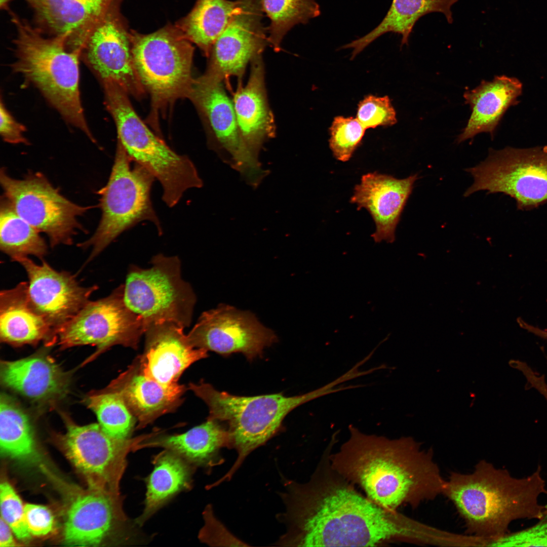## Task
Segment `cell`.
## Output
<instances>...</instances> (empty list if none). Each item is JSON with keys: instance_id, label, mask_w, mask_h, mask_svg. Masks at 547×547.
<instances>
[{"instance_id": "obj_1", "label": "cell", "mask_w": 547, "mask_h": 547, "mask_svg": "<svg viewBox=\"0 0 547 547\" xmlns=\"http://www.w3.org/2000/svg\"><path fill=\"white\" fill-rule=\"evenodd\" d=\"M331 441L307 482L285 479L280 494L286 527L280 546H375L394 542L425 544L428 525L386 510L360 493L332 466Z\"/></svg>"}, {"instance_id": "obj_2", "label": "cell", "mask_w": 547, "mask_h": 547, "mask_svg": "<svg viewBox=\"0 0 547 547\" xmlns=\"http://www.w3.org/2000/svg\"><path fill=\"white\" fill-rule=\"evenodd\" d=\"M349 431L348 440L330 454L332 466L374 502L397 511L443 494L446 480L432 450L410 437L390 439L352 425Z\"/></svg>"}, {"instance_id": "obj_3", "label": "cell", "mask_w": 547, "mask_h": 547, "mask_svg": "<svg viewBox=\"0 0 547 547\" xmlns=\"http://www.w3.org/2000/svg\"><path fill=\"white\" fill-rule=\"evenodd\" d=\"M546 494L541 465L518 477L485 460L471 473H451L443 492L463 521L467 535L479 539L480 546H491L510 532L515 521L540 519L546 504L540 499Z\"/></svg>"}, {"instance_id": "obj_4", "label": "cell", "mask_w": 547, "mask_h": 547, "mask_svg": "<svg viewBox=\"0 0 547 547\" xmlns=\"http://www.w3.org/2000/svg\"><path fill=\"white\" fill-rule=\"evenodd\" d=\"M16 30L14 72L40 90L65 122L95 139L84 115L79 88L81 52L66 48L65 35L45 36L39 28L11 12Z\"/></svg>"}, {"instance_id": "obj_5", "label": "cell", "mask_w": 547, "mask_h": 547, "mask_svg": "<svg viewBox=\"0 0 547 547\" xmlns=\"http://www.w3.org/2000/svg\"><path fill=\"white\" fill-rule=\"evenodd\" d=\"M188 388L208 407L207 419L219 421L227 427L229 448L237 458L231 468L216 485L230 480L246 457L264 444L280 430L285 417L296 407L330 393L325 385L300 395L286 397L282 393L240 396L216 389L201 381L190 383Z\"/></svg>"}, {"instance_id": "obj_6", "label": "cell", "mask_w": 547, "mask_h": 547, "mask_svg": "<svg viewBox=\"0 0 547 547\" xmlns=\"http://www.w3.org/2000/svg\"><path fill=\"white\" fill-rule=\"evenodd\" d=\"M102 84L106 107L116 126L118 141L132 161L159 181L164 201H178L186 190L196 187L200 182L194 164L187 156L173 151L149 130L121 87L112 82Z\"/></svg>"}, {"instance_id": "obj_7", "label": "cell", "mask_w": 547, "mask_h": 547, "mask_svg": "<svg viewBox=\"0 0 547 547\" xmlns=\"http://www.w3.org/2000/svg\"><path fill=\"white\" fill-rule=\"evenodd\" d=\"M130 159L118 141L115 155L106 184L99 191L101 217L94 234L80 243L92 247L88 261L103 251L124 231L143 221H149L162 231L153 208L150 191L155 179L140 164Z\"/></svg>"}, {"instance_id": "obj_8", "label": "cell", "mask_w": 547, "mask_h": 547, "mask_svg": "<svg viewBox=\"0 0 547 547\" xmlns=\"http://www.w3.org/2000/svg\"><path fill=\"white\" fill-rule=\"evenodd\" d=\"M130 37L134 66L153 110L188 98L194 81V48L176 26L167 24L146 34L131 30Z\"/></svg>"}, {"instance_id": "obj_9", "label": "cell", "mask_w": 547, "mask_h": 547, "mask_svg": "<svg viewBox=\"0 0 547 547\" xmlns=\"http://www.w3.org/2000/svg\"><path fill=\"white\" fill-rule=\"evenodd\" d=\"M151 263L150 268H129L124 285L126 305L142 319L145 329L150 324L164 322L188 327L196 298L181 277L179 259L159 254Z\"/></svg>"}, {"instance_id": "obj_10", "label": "cell", "mask_w": 547, "mask_h": 547, "mask_svg": "<svg viewBox=\"0 0 547 547\" xmlns=\"http://www.w3.org/2000/svg\"><path fill=\"white\" fill-rule=\"evenodd\" d=\"M466 171L474 182L465 197L480 190L501 192L515 199L523 211L547 202V145L490 149L485 161Z\"/></svg>"}, {"instance_id": "obj_11", "label": "cell", "mask_w": 547, "mask_h": 547, "mask_svg": "<svg viewBox=\"0 0 547 547\" xmlns=\"http://www.w3.org/2000/svg\"><path fill=\"white\" fill-rule=\"evenodd\" d=\"M0 182L3 198L20 217L48 236L52 247L71 245L79 231H86L78 219L92 207L69 200L41 173L29 172L16 179L3 168Z\"/></svg>"}, {"instance_id": "obj_12", "label": "cell", "mask_w": 547, "mask_h": 547, "mask_svg": "<svg viewBox=\"0 0 547 547\" xmlns=\"http://www.w3.org/2000/svg\"><path fill=\"white\" fill-rule=\"evenodd\" d=\"M66 431L58 439L61 448L91 490L120 494L127 456L150 434L127 439L114 438L99 423L80 425L65 419Z\"/></svg>"}, {"instance_id": "obj_13", "label": "cell", "mask_w": 547, "mask_h": 547, "mask_svg": "<svg viewBox=\"0 0 547 547\" xmlns=\"http://www.w3.org/2000/svg\"><path fill=\"white\" fill-rule=\"evenodd\" d=\"M124 285L109 296L90 301L54 333L51 345L61 348L91 345L94 356L115 345L136 349L145 328L142 319L124 300Z\"/></svg>"}, {"instance_id": "obj_14", "label": "cell", "mask_w": 547, "mask_h": 547, "mask_svg": "<svg viewBox=\"0 0 547 547\" xmlns=\"http://www.w3.org/2000/svg\"><path fill=\"white\" fill-rule=\"evenodd\" d=\"M188 98L193 102L210 129V146L222 161L238 171L245 182L256 188L268 175L241 135L232 101L223 82L194 79Z\"/></svg>"}, {"instance_id": "obj_15", "label": "cell", "mask_w": 547, "mask_h": 547, "mask_svg": "<svg viewBox=\"0 0 547 547\" xmlns=\"http://www.w3.org/2000/svg\"><path fill=\"white\" fill-rule=\"evenodd\" d=\"M187 337L195 348L224 357L242 353L249 361L262 356L278 340L252 313L225 304L202 313Z\"/></svg>"}, {"instance_id": "obj_16", "label": "cell", "mask_w": 547, "mask_h": 547, "mask_svg": "<svg viewBox=\"0 0 547 547\" xmlns=\"http://www.w3.org/2000/svg\"><path fill=\"white\" fill-rule=\"evenodd\" d=\"M236 12L216 40L202 79L223 82L231 76L242 80L247 65L262 56L267 41L261 0H237Z\"/></svg>"}, {"instance_id": "obj_17", "label": "cell", "mask_w": 547, "mask_h": 547, "mask_svg": "<svg viewBox=\"0 0 547 547\" xmlns=\"http://www.w3.org/2000/svg\"><path fill=\"white\" fill-rule=\"evenodd\" d=\"M119 4L120 0H114L94 25L81 56L101 83L114 82L128 94L139 98L146 91L134 66L130 31Z\"/></svg>"}, {"instance_id": "obj_18", "label": "cell", "mask_w": 547, "mask_h": 547, "mask_svg": "<svg viewBox=\"0 0 547 547\" xmlns=\"http://www.w3.org/2000/svg\"><path fill=\"white\" fill-rule=\"evenodd\" d=\"M71 504L63 533L65 544L97 546L108 540L134 543L135 527L125 514L120 495L92 490Z\"/></svg>"}, {"instance_id": "obj_19", "label": "cell", "mask_w": 547, "mask_h": 547, "mask_svg": "<svg viewBox=\"0 0 547 547\" xmlns=\"http://www.w3.org/2000/svg\"><path fill=\"white\" fill-rule=\"evenodd\" d=\"M16 261L27 273L30 303L53 334L90 301L89 298L97 288L82 286L73 275L56 270L44 261L37 264L27 257Z\"/></svg>"}, {"instance_id": "obj_20", "label": "cell", "mask_w": 547, "mask_h": 547, "mask_svg": "<svg viewBox=\"0 0 547 547\" xmlns=\"http://www.w3.org/2000/svg\"><path fill=\"white\" fill-rule=\"evenodd\" d=\"M184 328L171 322L149 325L145 348L138 357L144 375L163 386L175 388L183 372L194 362L208 356V350L193 347Z\"/></svg>"}, {"instance_id": "obj_21", "label": "cell", "mask_w": 547, "mask_h": 547, "mask_svg": "<svg viewBox=\"0 0 547 547\" xmlns=\"http://www.w3.org/2000/svg\"><path fill=\"white\" fill-rule=\"evenodd\" d=\"M418 179L417 174L400 179L375 172L363 175L355 186L350 201L371 215L376 225L371 237L375 243L395 241L396 227Z\"/></svg>"}, {"instance_id": "obj_22", "label": "cell", "mask_w": 547, "mask_h": 547, "mask_svg": "<svg viewBox=\"0 0 547 547\" xmlns=\"http://www.w3.org/2000/svg\"><path fill=\"white\" fill-rule=\"evenodd\" d=\"M246 85L239 80L232 103L237 124L247 147L257 159L264 143L276 135V125L269 107L262 56L253 60Z\"/></svg>"}, {"instance_id": "obj_23", "label": "cell", "mask_w": 547, "mask_h": 547, "mask_svg": "<svg viewBox=\"0 0 547 547\" xmlns=\"http://www.w3.org/2000/svg\"><path fill=\"white\" fill-rule=\"evenodd\" d=\"M114 0H51L33 5L39 28L65 35L70 51L82 52L88 36Z\"/></svg>"}, {"instance_id": "obj_24", "label": "cell", "mask_w": 547, "mask_h": 547, "mask_svg": "<svg viewBox=\"0 0 547 547\" xmlns=\"http://www.w3.org/2000/svg\"><path fill=\"white\" fill-rule=\"evenodd\" d=\"M107 388L121 396L138 422L137 429L174 412L182 403L186 389L181 384L175 388L166 387L148 378L142 372L138 357Z\"/></svg>"}, {"instance_id": "obj_25", "label": "cell", "mask_w": 547, "mask_h": 547, "mask_svg": "<svg viewBox=\"0 0 547 547\" xmlns=\"http://www.w3.org/2000/svg\"><path fill=\"white\" fill-rule=\"evenodd\" d=\"M3 384L35 401H51L67 391L69 377L53 361L43 356L2 361Z\"/></svg>"}, {"instance_id": "obj_26", "label": "cell", "mask_w": 547, "mask_h": 547, "mask_svg": "<svg viewBox=\"0 0 547 547\" xmlns=\"http://www.w3.org/2000/svg\"><path fill=\"white\" fill-rule=\"evenodd\" d=\"M522 90L521 83L516 78L496 76L491 81H483L473 90H467L463 97L472 113L466 127L458 136L460 143L473 138L481 132L493 135L505 111L517 102Z\"/></svg>"}, {"instance_id": "obj_27", "label": "cell", "mask_w": 547, "mask_h": 547, "mask_svg": "<svg viewBox=\"0 0 547 547\" xmlns=\"http://www.w3.org/2000/svg\"><path fill=\"white\" fill-rule=\"evenodd\" d=\"M228 434L225 425L207 419L204 423L177 435H161L153 432L139 443L137 450L162 447L180 456L193 466L212 467L223 462L220 449L228 447Z\"/></svg>"}, {"instance_id": "obj_28", "label": "cell", "mask_w": 547, "mask_h": 547, "mask_svg": "<svg viewBox=\"0 0 547 547\" xmlns=\"http://www.w3.org/2000/svg\"><path fill=\"white\" fill-rule=\"evenodd\" d=\"M53 332L32 306L27 294V282L4 290L0 294V337L2 341L20 346L49 341Z\"/></svg>"}, {"instance_id": "obj_29", "label": "cell", "mask_w": 547, "mask_h": 547, "mask_svg": "<svg viewBox=\"0 0 547 547\" xmlns=\"http://www.w3.org/2000/svg\"><path fill=\"white\" fill-rule=\"evenodd\" d=\"M458 0H393L382 21L365 35L342 46L351 49L353 59L367 46L382 35L394 32L402 36L401 45H408L415 23L424 15L433 12L443 14L449 23L453 22L451 8Z\"/></svg>"}, {"instance_id": "obj_30", "label": "cell", "mask_w": 547, "mask_h": 547, "mask_svg": "<svg viewBox=\"0 0 547 547\" xmlns=\"http://www.w3.org/2000/svg\"><path fill=\"white\" fill-rule=\"evenodd\" d=\"M147 480L145 506L136 519L141 526L174 494L191 486L194 466L176 454L165 450L153 460Z\"/></svg>"}, {"instance_id": "obj_31", "label": "cell", "mask_w": 547, "mask_h": 547, "mask_svg": "<svg viewBox=\"0 0 547 547\" xmlns=\"http://www.w3.org/2000/svg\"><path fill=\"white\" fill-rule=\"evenodd\" d=\"M238 6L237 0H197L193 9L175 24L207 57Z\"/></svg>"}, {"instance_id": "obj_32", "label": "cell", "mask_w": 547, "mask_h": 547, "mask_svg": "<svg viewBox=\"0 0 547 547\" xmlns=\"http://www.w3.org/2000/svg\"><path fill=\"white\" fill-rule=\"evenodd\" d=\"M0 448L2 454L16 460L33 462L37 457L28 417L5 394L0 400Z\"/></svg>"}, {"instance_id": "obj_33", "label": "cell", "mask_w": 547, "mask_h": 547, "mask_svg": "<svg viewBox=\"0 0 547 547\" xmlns=\"http://www.w3.org/2000/svg\"><path fill=\"white\" fill-rule=\"evenodd\" d=\"M0 248L13 261L33 255L42 259L48 247L40 232L20 217L4 198L0 207Z\"/></svg>"}, {"instance_id": "obj_34", "label": "cell", "mask_w": 547, "mask_h": 547, "mask_svg": "<svg viewBox=\"0 0 547 547\" xmlns=\"http://www.w3.org/2000/svg\"><path fill=\"white\" fill-rule=\"evenodd\" d=\"M261 4L270 20L268 43L276 52L280 51L283 38L295 25L306 24L321 14L315 0H261Z\"/></svg>"}, {"instance_id": "obj_35", "label": "cell", "mask_w": 547, "mask_h": 547, "mask_svg": "<svg viewBox=\"0 0 547 547\" xmlns=\"http://www.w3.org/2000/svg\"><path fill=\"white\" fill-rule=\"evenodd\" d=\"M86 403L108 434L119 439L130 438L137 420L118 393L106 387L90 394Z\"/></svg>"}, {"instance_id": "obj_36", "label": "cell", "mask_w": 547, "mask_h": 547, "mask_svg": "<svg viewBox=\"0 0 547 547\" xmlns=\"http://www.w3.org/2000/svg\"><path fill=\"white\" fill-rule=\"evenodd\" d=\"M366 129L356 118L338 116L329 128V147L335 158L346 162L360 145Z\"/></svg>"}, {"instance_id": "obj_37", "label": "cell", "mask_w": 547, "mask_h": 547, "mask_svg": "<svg viewBox=\"0 0 547 547\" xmlns=\"http://www.w3.org/2000/svg\"><path fill=\"white\" fill-rule=\"evenodd\" d=\"M356 118L366 130L393 126L397 122L396 111L387 96L365 97L358 104Z\"/></svg>"}, {"instance_id": "obj_38", "label": "cell", "mask_w": 547, "mask_h": 547, "mask_svg": "<svg viewBox=\"0 0 547 547\" xmlns=\"http://www.w3.org/2000/svg\"><path fill=\"white\" fill-rule=\"evenodd\" d=\"M1 517L20 540H27L31 535L26 523L24 505L12 486L7 482L0 485Z\"/></svg>"}, {"instance_id": "obj_39", "label": "cell", "mask_w": 547, "mask_h": 547, "mask_svg": "<svg viewBox=\"0 0 547 547\" xmlns=\"http://www.w3.org/2000/svg\"><path fill=\"white\" fill-rule=\"evenodd\" d=\"M492 546L547 547V504L542 516L536 523L521 530L510 531L495 541Z\"/></svg>"}, {"instance_id": "obj_40", "label": "cell", "mask_w": 547, "mask_h": 547, "mask_svg": "<svg viewBox=\"0 0 547 547\" xmlns=\"http://www.w3.org/2000/svg\"><path fill=\"white\" fill-rule=\"evenodd\" d=\"M205 524L200 531L199 539L211 546H247L246 543L231 534L214 515L208 505L203 513Z\"/></svg>"}, {"instance_id": "obj_41", "label": "cell", "mask_w": 547, "mask_h": 547, "mask_svg": "<svg viewBox=\"0 0 547 547\" xmlns=\"http://www.w3.org/2000/svg\"><path fill=\"white\" fill-rule=\"evenodd\" d=\"M24 515L26 525L31 535L45 536L52 531L54 518L47 507L27 503L24 505Z\"/></svg>"}, {"instance_id": "obj_42", "label": "cell", "mask_w": 547, "mask_h": 547, "mask_svg": "<svg viewBox=\"0 0 547 547\" xmlns=\"http://www.w3.org/2000/svg\"><path fill=\"white\" fill-rule=\"evenodd\" d=\"M0 134L3 140L12 144H28L29 142L24 136L25 127L18 122L7 110L1 99L0 103Z\"/></svg>"}, {"instance_id": "obj_43", "label": "cell", "mask_w": 547, "mask_h": 547, "mask_svg": "<svg viewBox=\"0 0 547 547\" xmlns=\"http://www.w3.org/2000/svg\"><path fill=\"white\" fill-rule=\"evenodd\" d=\"M13 531L10 526L2 518L0 519V546L10 547L16 545Z\"/></svg>"}, {"instance_id": "obj_44", "label": "cell", "mask_w": 547, "mask_h": 547, "mask_svg": "<svg viewBox=\"0 0 547 547\" xmlns=\"http://www.w3.org/2000/svg\"><path fill=\"white\" fill-rule=\"evenodd\" d=\"M12 0H1V8H6L8 6V3ZM28 2L30 6L34 5L35 4L49 1L51 0H25Z\"/></svg>"}]
</instances>
